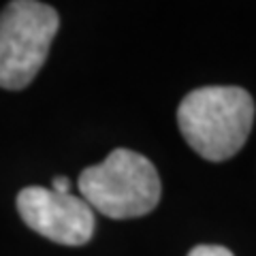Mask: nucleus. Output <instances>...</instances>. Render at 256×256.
<instances>
[{"label":"nucleus","instance_id":"6","mask_svg":"<svg viewBox=\"0 0 256 256\" xmlns=\"http://www.w3.org/2000/svg\"><path fill=\"white\" fill-rule=\"evenodd\" d=\"M52 190L60 192V194H70V182L66 178H62V175H58V178H54V182H52Z\"/></svg>","mask_w":256,"mask_h":256},{"label":"nucleus","instance_id":"4","mask_svg":"<svg viewBox=\"0 0 256 256\" xmlns=\"http://www.w3.org/2000/svg\"><path fill=\"white\" fill-rule=\"evenodd\" d=\"M18 212L32 230L60 246H84L94 233L92 207L84 198L52 188H24L18 194Z\"/></svg>","mask_w":256,"mask_h":256},{"label":"nucleus","instance_id":"5","mask_svg":"<svg viewBox=\"0 0 256 256\" xmlns=\"http://www.w3.org/2000/svg\"><path fill=\"white\" fill-rule=\"evenodd\" d=\"M188 256H233V252L222 246H196L188 252Z\"/></svg>","mask_w":256,"mask_h":256},{"label":"nucleus","instance_id":"1","mask_svg":"<svg viewBox=\"0 0 256 256\" xmlns=\"http://www.w3.org/2000/svg\"><path fill=\"white\" fill-rule=\"evenodd\" d=\"M178 124L198 156L222 162L244 148L254 124V100L237 86L198 88L180 102Z\"/></svg>","mask_w":256,"mask_h":256},{"label":"nucleus","instance_id":"3","mask_svg":"<svg viewBox=\"0 0 256 256\" xmlns=\"http://www.w3.org/2000/svg\"><path fill=\"white\" fill-rule=\"evenodd\" d=\"M60 20L36 0H15L0 13V88L22 90L47 60Z\"/></svg>","mask_w":256,"mask_h":256},{"label":"nucleus","instance_id":"2","mask_svg":"<svg viewBox=\"0 0 256 256\" xmlns=\"http://www.w3.org/2000/svg\"><path fill=\"white\" fill-rule=\"evenodd\" d=\"M84 201L114 220H128L150 214L160 201L156 166L139 152L118 148L102 162L79 175Z\"/></svg>","mask_w":256,"mask_h":256}]
</instances>
